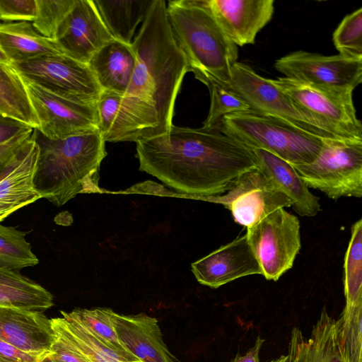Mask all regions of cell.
<instances>
[{"mask_svg":"<svg viewBox=\"0 0 362 362\" xmlns=\"http://www.w3.org/2000/svg\"><path fill=\"white\" fill-rule=\"evenodd\" d=\"M136 65L129 87L105 120L112 142L135 141L167 133L189 67L170 30L164 0H153L132 42Z\"/></svg>","mask_w":362,"mask_h":362,"instance_id":"cell-1","label":"cell"},{"mask_svg":"<svg viewBox=\"0 0 362 362\" xmlns=\"http://www.w3.org/2000/svg\"><path fill=\"white\" fill-rule=\"evenodd\" d=\"M136 144L140 170L200 199L226 193L241 175L258 168L250 148L218 130L173 124Z\"/></svg>","mask_w":362,"mask_h":362,"instance_id":"cell-2","label":"cell"},{"mask_svg":"<svg viewBox=\"0 0 362 362\" xmlns=\"http://www.w3.org/2000/svg\"><path fill=\"white\" fill-rule=\"evenodd\" d=\"M32 136L38 148L33 182L41 198L59 207L78 194L103 192L99 171L107 152L98 129L51 139L34 129Z\"/></svg>","mask_w":362,"mask_h":362,"instance_id":"cell-3","label":"cell"},{"mask_svg":"<svg viewBox=\"0 0 362 362\" xmlns=\"http://www.w3.org/2000/svg\"><path fill=\"white\" fill-rule=\"evenodd\" d=\"M167 16L189 71L201 82L211 80L227 85L238 59V47L225 34L205 0L168 1Z\"/></svg>","mask_w":362,"mask_h":362,"instance_id":"cell-4","label":"cell"},{"mask_svg":"<svg viewBox=\"0 0 362 362\" xmlns=\"http://www.w3.org/2000/svg\"><path fill=\"white\" fill-rule=\"evenodd\" d=\"M218 131L250 149L266 151L291 165L313 162L324 139L282 119L250 110L223 117Z\"/></svg>","mask_w":362,"mask_h":362,"instance_id":"cell-5","label":"cell"},{"mask_svg":"<svg viewBox=\"0 0 362 362\" xmlns=\"http://www.w3.org/2000/svg\"><path fill=\"white\" fill-rule=\"evenodd\" d=\"M292 166L308 188L331 199L362 197V140L324 138L313 162Z\"/></svg>","mask_w":362,"mask_h":362,"instance_id":"cell-6","label":"cell"},{"mask_svg":"<svg viewBox=\"0 0 362 362\" xmlns=\"http://www.w3.org/2000/svg\"><path fill=\"white\" fill-rule=\"evenodd\" d=\"M272 80L329 136L362 140V124L356 117L353 92L324 90L286 77Z\"/></svg>","mask_w":362,"mask_h":362,"instance_id":"cell-7","label":"cell"},{"mask_svg":"<svg viewBox=\"0 0 362 362\" xmlns=\"http://www.w3.org/2000/svg\"><path fill=\"white\" fill-rule=\"evenodd\" d=\"M300 221L284 208L247 228L246 235L262 275L276 281L294 263L301 248Z\"/></svg>","mask_w":362,"mask_h":362,"instance_id":"cell-8","label":"cell"},{"mask_svg":"<svg viewBox=\"0 0 362 362\" xmlns=\"http://www.w3.org/2000/svg\"><path fill=\"white\" fill-rule=\"evenodd\" d=\"M11 64L23 78L77 103H96L103 91L88 64L64 54Z\"/></svg>","mask_w":362,"mask_h":362,"instance_id":"cell-9","label":"cell"},{"mask_svg":"<svg viewBox=\"0 0 362 362\" xmlns=\"http://www.w3.org/2000/svg\"><path fill=\"white\" fill-rule=\"evenodd\" d=\"M275 69L284 77L318 89L353 92L362 82V59L296 51L278 59Z\"/></svg>","mask_w":362,"mask_h":362,"instance_id":"cell-10","label":"cell"},{"mask_svg":"<svg viewBox=\"0 0 362 362\" xmlns=\"http://www.w3.org/2000/svg\"><path fill=\"white\" fill-rule=\"evenodd\" d=\"M225 86L237 93L252 111L282 119L321 138H332L301 112L272 79L259 76L246 64H233Z\"/></svg>","mask_w":362,"mask_h":362,"instance_id":"cell-11","label":"cell"},{"mask_svg":"<svg viewBox=\"0 0 362 362\" xmlns=\"http://www.w3.org/2000/svg\"><path fill=\"white\" fill-rule=\"evenodd\" d=\"M22 78L42 135L58 139L98 129L96 103H77Z\"/></svg>","mask_w":362,"mask_h":362,"instance_id":"cell-12","label":"cell"},{"mask_svg":"<svg viewBox=\"0 0 362 362\" xmlns=\"http://www.w3.org/2000/svg\"><path fill=\"white\" fill-rule=\"evenodd\" d=\"M203 200L223 205L237 223L247 228L279 208L291 206L290 199L259 168L241 175L226 193Z\"/></svg>","mask_w":362,"mask_h":362,"instance_id":"cell-13","label":"cell"},{"mask_svg":"<svg viewBox=\"0 0 362 362\" xmlns=\"http://www.w3.org/2000/svg\"><path fill=\"white\" fill-rule=\"evenodd\" d=\"M93 0H76L54 38L61 52L88 64L93 55L112 40Z\"/></svg>","mask_w":362,"mask_h":362,"instance_id":"cell-14","label":"cell"},{"mask_svg":"<svg viewBox=\"0 0 362 362\" xmlns=\"http://www.w3.org/2000/svg\"><path fill=\"white\" fill-rule=\"evenodd\" d=\"M191 267L197 281L213 288L243 276L262 275L246 234L193 262Z\"/></svg>","mask_w":362,"mask_h":362,"instance_id":"cell-15","label":"cell"},{"mask_svg":"<svg viewBox=\"0 0 362 362\" xmlns=\"http://www.w3.org/2000/svg\"><path fill=\"white\" fill-rule=\"evenodd\" d=\"M227 37L238 47L253 44L271 21L274 0H205Z\"/></svg>","mask_w":362,"mask_h":362,"instance_id":"cell-16","label":"cell"},{"mask_svg":"<svg viewBox=\"0 0 362 362\" xmlns=\"http://www.w3.org/2000/svg\"><path fill=\"white\" fill-rule=\"evenodd\" d=\"M55 334L42 311L0 306V339L29 354L49 351Z\"/></svg>","mask_w":362,"mask_h":362,"instance_id":"cell-17","label":"cell"},{"mask_svg":"<svg viewBox=\"0 0 362 362\" xmlns=\"http://www.w3.org/2000/svg\"><path fill=\"white\" fill-rule=\"evenodd\" d=\"M111 319L120 341L142 362H176L163 341L156 318L144 313L125 315L112 310Z\"/></svg>","mask_w":362,"mask_h":362,"instance_id":"cell-18","label":"cell"},{"mask_svg":"<svg viewBox=\"0 0 362 362\" xmlns=\"http://www.w3.org/2000/svg\"><path fill=\"white\" fill-rule=\"evenodd\" d=\"M290 362H347L343 353L338 321L324 307L309 338L293 327L288 346Z\"/></svg>","mask_w":362,"mask_h":362,"instance_id":"cell-19","label":"cell"},{"mask_svg":"<svg viewBox=\"0 0 362 362\" xmlns=\"http://www.w3.org/2000/svg\"><path fill=\"white\" fill-rule=\"evenodd\" d=\"M250 150L259 169L290 199L291 206L298 214L312 217L318 214L320 211L319 197L310 192L292 165L266 151Z\"/></svg>","mask_w":362,"mask_h":362,"instance_id":"cell-20","label":"cell"},{"mask_svg":"<svg viewBox=\"0 0 362 362\" xmlns=\"http://www.w3.org/2000/svg\"><path fill=\"white\" fill-rule=\"evenodd\" d=\"M37 155L38 148L31 136L18 160L0 180V223L14 211L41 198L33 182Z\"/></svg>","mask_w":362,"mask_h":362,"instance_id":"cell-21","label":"cell"},{"mask_svg":"<svg viewBox=\"0 0 362 362\" xmlns=\"http://www.w3.org/2000/svg\"><path fill=\"white\" fill-rule=\"evenodd\" d=\"M103 90L124 95L136 65L131 45L112 39L98 50L88 63Z\"/></svg>","mask_w":362,"mask_h":362,"instance_id":"cell-22","label":"cell"},{"mask_svg":"<svg viewBox=\"0 0 362 362\" xmlns=\"http://www.w3.org/2000/svg\"><path fill=\"white\" fill-rule=\"evenodd\" d=\"M0 48L10 63L63 54L54 40L40 34L32 23L27 21L1 23Z\"/></svg>","mask_w":362,"mask_h":362,"instance_id":"cell-23","label":"cell"},{"mask_svg":"<svg viewBox=\"0 0 362 362\" xmlns=\"http://www.w3.org/2000/svg\"><path fill=\"white\" fill-rule=\"evenodd\" d=\"M62 317L51 324L68 337L90 362H142L129 351L119 349L98 337L80 322L60 311Z\"/></svg>","mask_w":362,"mask_h":362,"instance_id":"cell-24","label":"cell"},{"mask_svg":"<svg viewBox=\"0 0 362 362\" xmlns=\"http://www.w3.org/2000/svg\"><path fill=\"white\" fill-rule=\"evenodd\" d=\"M113 39L131 45L134 32L142 23L153 0H93Z\"/></svg>","mask_w":362,"mask_h":362,"instance_id":"cell-25","label":"cell"},{"mask_svg":"<svg viewBox=\"0 0 362 362\" xmlns=\"http://www.w3.org/2000/svg\"><path fill=\"white\" fill-rule=\"evenodd\" d=\"M53 296L18 271L0 267V306L42 311L53 305Z\"/></svg>","mask_w":362,"mask_h":362,"instance_id":"cell-26","label":"cell"},{"mask_svg":"<svg viewBox=\"0 0 362 362\" xmlns=\"http://www.w3.org/2000/svg\"><path fill=\"white\" fill-rule=\"evenodd\" d=\"M0 113L35 129L38 123L21 76L11 63L0 61Z\"/></svg>","mask_w":362,"mask_h":362,"instance_id":"cell-27","label":"cell"},{"mask_svg":"<svg viewBox=\"0 0 362 362\" xmlns=\"http://www.w3.org/2000/svg\"><path fill=\"white\" fill-rule=\"evenodd\" d=\"M351 238L344 256V293L346 305L362 303V219L351 227Z\"/></svg>","mask_w":362,"mask_h":362,"instance_id":"cell-28","label":"cell"},{"mask_svg":"<svg viewBox=\"0 0 362 362\" xmlns=\"http://www.w3.org/2000/svg\"><path fill=\"white\" fill-rule=\"evenodd\" d=\"M26 234L16 228L0 224V267L19 272L39 263L25 239Z\"/></svg>","mask_w":362,"mask_h":362,"instance_id":"cell-29","label":"cell"},{"mask_svg":"<svg viewBox=\"0 0 362 362\" xmlns=\"http://www.w3.org/2000/svg\"><path fill=\"white\" fill-rule=\"evenodd\" d=\"M202 83L208 88L211 99L209 114L202 128L218 130L223 117L250 110L237 93L226 86L211 80H205Z\"/></svg>","mask_w":362,"mask_h":362,"instance_id":"cell-30","label":"cell"},{"mask_svg":"<svg viewBox=\"0 0 362 362\" xmlns=\"http://www.w3.org/2000/svg\"><path fill=\"white\" fill-rule=\"evenodd\" d=\"M337 321L341 349L347 362H362V303L345 305Z\"/></svg>","mask_w":362,"mask_h":362,"instance_id":"cell-31","label":"cell"},{"mask_svg":"<svg viewBox=\"0 0 362 362\" xmlns=\"http://www.w3.org/2000/svg\"><path fill=\"white\" fill-rule=\"evenodd\" d=\"M332 40L339 54L362 59V8L343 18L334 32Z\"/></svg>","mask_w":362,"mask_h":362,"instance_id":"cell-32","label":"cell"},{"mask_svg":"<svg viewBox=\"0 0 362 362\" xmlns=\"http://www.w3.org/2000/svg\"><path fill=\"white\" fill-rule=\"evenodd\" d=\"M112 310L107 308H76L70 313H66L69 316L80 322L98 337L119 349L128 350L117 334L111 319Z\"/></svg>","mask_w":362,"mask_h":362,"instance_id":"cell-33","label":"cell"},{"mask_svg":"<svg viewBox=\"0 0 362 362\" xmlns=\"http://www.w3.org/2000/svg\"><path fill=\"white\" fill-rule=\"evenodd\" d=\"M76 0H36L37 13L32 23L44 37L54 40L57 30Z\"/></svg>","mask_w":362,"mask_h":362,"instance_id":"cell-34","label":"cell"},{"mask_svg":"<svg viewBox=\"0 0 362 362\" xmlns=\"http://www.w3.org/2000/svg\"><path fill=\"white\" fill-rule=\"evenodd\" d=\"M37 13L36 0H0V21L33 22Z\"/></svg>","mask_w":362,"mask_h":362,"instance_id":"cell-35","label":"cell"},{"mask_svg":"<svg viewBox=\"0 0 362 362\" xmlns=\"http://www.w3.org/2000/svg\"><path fill=\"white\" fill-rule=\"evenodd\" d=\"M55 334L50 351L57 362H90L59 329L52 325Z\"/></svg>","mask_w":362,"mask_h":362,"instance_id":"cell-36","label":"cell"},{"mask_svg":"<svg viewBox=\"0 0 362 362\" xmlns=\"http://www.w3.org/2000/svg\"><path fill=\"white\" fill-rule=\"evenodd\" d=\"M32 134L0 146V180L9 173L18 160Z\"/></svg>","mask_w":362,"mask_h":362,"instance_id":"cell-37","label":"cell"},{"mask_svg":"<svg viewBox=\"0 0 362 362\" xmlns=\"http://www.w3.org/2000/svg\"><path fill=\"white\" fill-rule=\"evenodd\" d=\"M34 128L0 113V146L17 138L31 134Z\"/></svg>","mask_w":362,"mask_h":362,"instance_id":"cell-38","label":"cell"},{"mask_svg":"<svg viewBox=\"0 0 362 362\" xmlns=\"http://www.w3.org/2000/svg\"><path fill=\"white\" fill-rule=\"evenodd\" d=\"M42 354L25 352L0 339V362H37Z\"/></svg>","mask_w":362,"mask_h":362,"instance_id":"cell-39","label":"cell"},{"mask_svg":"<svg viewBox=\"0 0 362 362\" xmlns=\"http://www.w3.org/2000/svg\"><path fill=\"white\" fill-rule=\"evenodd\" d=\"M264 341V339L258 336L254 346L245 354L240 355L238 353L230 362H260L259 351Z\"/></svg>","mask_w":362,"mask_h":362,"instance_id":"cell-40","label":"cell"},{"mask_svg":"<svg viewBox=\"0 0 362 362\" xmlns=\"http://www.w3.org/2000/svg\"><path fill=\"white\" fill-rule=\"evenodd\" d=\"M37 362H57L50 350L42 354Z\"/></svg>","mask_w":362,"mask_h":362,"instance_id":"cell-41","label":"cell"},{"mask_svg":"<svg viewBox=\"0 0 362 362\" xmlns=\"http://www.w3.org/2000/svg\"><path fill=\"white\" fill-rule=\"evenodd\" d=\"M269 362H290L288 355H282L276 359L272 360Z\"/></svg>","mask_w":362,"mask_h":362,"instance_id":"cell-42","label":"cell"},{"mask_svg":"<svg viewBox=\"0 0 362 362\" xmlns=\"http://www.w3.org/2000/svg\"><path fill=\"white\" fill-rule=\"evenodd\" d=\"M0 61L4 62L10 63L9 61L8 60L7 57L5 56V54L1 49V48H0Z\"/></svg>","mask_w":362,"mask_h":362,"instance_id":"cell-43","label":"cell"},{"mask_svg":"<svg viewBox=\"0 0 362 362\" xmlns=\"http://www.w3.org/2000/svg\"><path fill=\"white\" fill-rule=\"evenodd\" d=\"M2 23V22L0 21V24Z\"/></svg>","mask_w":362,"mask_h":362,"instance_id":"cell-44","label":"cell"}]
</instances>
